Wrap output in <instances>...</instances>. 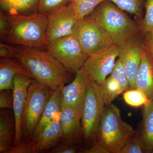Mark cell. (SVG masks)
I'll list each match as a JSON object with an SVG mask.
<instances>
[{
  "label": "cell",
  "instance_id": "obj_1",
  "mask_svg": "<svg viewBox=\"0 0 153 153\" xmlns=\"http://www.w3.org/2000/svg\"><path fill=\"white\" fill-rule=\"evenodd\" d=\"M13 58L17 59L29 72L32 79L53 90L70 78L63 65L44 49L18 45L10 46Z\"/></svg>",
  "mask_w": 153,
  "mask_h": 153
},
{
  "label": "cell",
  "instance_id": "obj_2",
  "mask_svg": "<svg viewBox=\"0 0 153 153\" xmlns=\"http://www.w3.org/2000/svg\"><path fill=\"white\" fill-rule=\"evenodd\" d=\"M90 15L108 34L114 44L120 48L143 35L139 23L108 0L99 4Z\"/></svg>",
  "mask_w": 153,
  "mask_h": 153
},
{
  "label": "cell",
  "instance_id": "obj_3",
  "mask_svg": "<svg viewBox=\"0 0 153 153\" xmlns=\"http://www.w3.org/2000/svg\"><path fill=\"white\" fill-rule=\"evenodd\" d=\"M5 14L10 30L4 41L30 48L46 49L48 44L47 15L38 12L29 15Z\"/></svg>",
  "mask_w": 153,
  "mask_h": 153
},
{
  "label": "cell",
  "instance_id": "obj_4",
  "mask_svg": "<svg viewBox=\"0 0 153 153\" xmlns=\"http://www.w3.org/2000/svg\"><path fill=\"white\" fill-rule=\"evenodd\" d=\"M136 132L131 126L123 120L120 109L111 103L104 107L96 141L110 153H120Z\"/></svg>",
  "mask_w": 153,
  "mask_h": 153
},
{
  "label": "cell",
  "instance_id": "obj_5",
  "mask_svg": "<svg viewBox=\"0 0 153 153\" xmlns=\"http://www.w3.org/2000/svg\"><path fill=\"white\" fill-rule=\"evenodd\" d=\"M105 105L100 85L88 77L87 93L82 108L81 123L85 142H96L99 127Z\"/></svg>",
  "mask_w": 153,
  "mask_h": 153
},
{
  "label": "cell",
  "instance_id": "obj_6",
  "mask_svg": "<svg viewBox=\"0 0 153 153\" xmlns=\"http://www.w3.org/2000/svg\"><path fill=\"white\" fill-rule=\"evenodd\" d=\"M54 91L34 79L30 84L23 116L22 142L31 139Z\"/></svg>",
  "mask_w": 153,
  "mask_h": 153
},
{
  "label": "cell",
  "instance_id": "obj_7",
  "mask_svg": "<svg viewBox=\"0 0 153 153\" xmlns=\"http://www.w3.org/2000/svg\"><path fill=\"white\" fill-rule=\"evenodd\" d=\"M74 35L86 55H94L114 45L108 34L89 15L79 19L74 26Z\"/></svg>",
  "mask_w": 153,
  "mask_h": 153
},
{
  "label": "cell",
  "instance_id": "obj_8",
  "mask_svg": "<svg viewBox=\"0 0 153 153\" xmlns=\"http://www.w3.org/2000/svg\"><path fill=\"white\" fill-rule=\"evenodd\" d=\"M46 49L68 72L74 74L82 68L88 57L73 34L50 41Z\"/></svg>",
  "mask_w": 153,
  "mask_h": 153
},
{
  "label": "cell",
  "instance_id": "obj_9",
  "mask_svg": "<svg viewBox=\"0 0 153 153\" xmlns=\"http://www.w3.org/2000/svg\"><path fill=\"white\" fill-rule=\"evenodd\" d=\"M120 49L114 45L106 50L88 56L82 67L90 79L97 84H102L113 71Z\"/></svg>",
  "mask_w": 153,
  "mask_h": 153
},
{
  "label": "cell",
  "instance_id": "obj_10",
  "mask_svg": "<svg viewBox=\"0 0 153 153\" xmlns=\"http://www.w3.org/2000/svg\"><path fill=\"white\" fill-rule=\"evenodd\" d=\"M60 112L46 127L40 136L32 141L22 142L14 146L9 153H37L48 150L62 139Z\"/></svg>",
  "mask_w": 153,
  "mask_h": 153
},
{
  "label": "cell",
  "instance_id": "obj_11",
  "mask_svg": "<svg viewBox=\"0 0 153 153\" xmlns=\"http://www.w3.org/2000/svg\"><path fill=\"white\" fill-rule=\"evenodd\" d=\"M33 80V79L30 76L24 74H17L14 78V86L13 88V110L16 127V134L13 146L22 142L23 116L28 88Z\"/></svg>",
  "mask_w": 153,
  "mask_h": 153
},
{
  "label": "cell",
  "instance_id": "obj_12",
  "mask_svg": "<svg viewBox=\"0 0 153 153\" xmlns=\"http://www.w3.org/2000/svg\"><path fill=\"white\" fill-rule=\"evenodd\" d=\"M47 16V37L48 43L58 38L72 35L74 26L79 20L68 5Z\"/></svg>",
  "mask_w": 153,
  "mask_h": 153
},
{
  "label": "cell",
  "instance_id": "obj_13",
  "mask_svg": "<svg viewBox=\"0 0 153 153\" xmlns=\"http://www.w3.org/2000/svg\"><path fill=\"white\" fill-rule=\"evenodd\" d=\"M75 78L68 85L60 86L62 105L82 110L87 93L88 76L82 67L76 72Z\"/></svg>",
  "mask_w": 153,
  "mask_h": 153
},
{
  "label": "cell",
  "instance_id": "obj_14",
  "mask_svg": "<svg viewBox=\"0 0 153 153\" xmlns=\"http://www.w3.org/2000/svg\"><path fill=\"white\" fill-rule=\"evenodd\" d=\"M143 35L132 43L121 48L118 59L120 60L129 82V89L136 88V79L144 48Z\"/></svg>",
  "mask_w": 153,
  "mask_h": 153
},
{
  "label": "cell",
  "instance_id": "obj_15",
  "mask_svg": "<svg viewBox=\"0 0 153 153\" xmlns=\"http://www.w3.org/2000/svg\"><path fill=\"white\" fill-rule=\"evenodd\" d=\"M82 110L72 107L61 105L60 122L63 142L76 144L80 142L82 134Z\"/></svg>",
  "mask_w": 153,
  "mask_h": 153
},
{
  "label": "cell",
  "instance_id": "obj_16",
  "mask_svg": "<svg viewBox=\"0 0 153 153\" xmlns=\"http://www.w3.org/2000/svg\"><path fill=\"white\" fill-rule=\"evenodd\" d=\"M136 86L149 99L153 98V59L144 45L136 79Z\"/></svg>",
  "mask_w": 153,
  "mask_h": 153
},
{
  "label": "cell",
  "instance_id": "obj_17",
  "mask_svg": "<svg viewBox=\"0 0 153 153\" xmlns=\"http://www.w3.org/2000/svg\"><path fill=\"white\" fill-rule=\"evenodd\" d=\"M12 58H1L0 60V91L13 89V79L17 74L30 76L27 69L19 60Z\"/></svg>",
  "mask_w": 153,
  "mask_h": 153
},
{
  "label": "cell",
  "instance_id": "obj_18",
  "mask_svg": "<svg viewBox=\"0 0 153 153\" xmlns=\"http://www.w3.org/2000/svg\"><path fill=\"white\" fill-rule=\"evenodd\" d=\"M61 105L62 97L59 87L57 90L54 91L50 96L38 126L29 141L35 140L41 135L44 129L53 120L57 114L60 112Z\"/></svg>",
  "mask_w": 153,
  "mask_h": 153
},
{
  "label": "cell",
  "instance_id": "obj_19",
  "mask_svg": "<svg viewBox=\"0 0 153 153\" xmlns=\"http://www.w3.org/2000/svg\"><path fill=\"white\" fill-rule=\"evenodd\" d=\"M144 152L152 153L153 150V98L143 106L142 120L139 129Z\"/></svg>",
  "mask_w": 153,
  "mask_h": 153
},
{
  "label": "cell",
  "instance_id": "obj_20",
  "mask_svg": "<svg viewBox=\"0 0 153 153\" xmlns=\"http://www.w3.org/2000/svg\"><path fill=\"white\" fill-rule=\"evenodd\" d=\"M16 134L15 120L9 112H0V153H9L13 147Z\"/></svg>",
  "mask_w": 153,
  "mask_h": 153
},
{
  "label": "cell",
  "instance_id": "obj_21",
  "mask_svg": "<svg viewBox=\"0 0 153 153\" xmlns=\"http://www.w3.org/2000/svg\"><path fill=\"white\" fill-rule=\"evenodd\" d=\"M39 0H0L1 11L10 15H29L38 11Z\"/></svg>",
  "mask_w": 153,
  "mask_h": 153
},
{
  "label": "cell",
  "instance_id": "obj_22",
  "mask_svg": "<svg viewBox=\"0 0 153 153\" xmlns=\"http://www.w3.org/2000/svg\"><path fill=\"white\" fill-rule=\"evenodd\" d=\"M121 10L133 14L139 23L143 18V10L146 0H108Z\"/></svg>",
  "mask_w": 153,
  "mask_h": 153
},
{
  "label": "cell",
  "instance_id": "obj_23",
  "mask_svg": "<svg viewBox=\"0 0 153 153\" xmlns=\"http://www.w3.org/2000/svg\"><path fill=\"white\" fill-rule=\"evenodd\" d=\"M99 85L105 105L111 104L118 96L123 92L118 82L111 76L107 78L102 84Z\"/></svg>",
  "mask_w": 153,
  "mask_h": 153
},
{
  "label": "cell",
  "instance_id": "obj_24",
  "mask_svg": "<svg viewBox=\"0 0 153 153\" xmlns=\"http://www.w3.org/2000/svg\"><path fill=\"white\" fill-rule=\"evenodd\" d=\"M105 0H77L68 5L74 11L78 20L90 15L100 3Z\"/></svg>",
  "mask_w": 153,
  "mask_h": 153
},
{
  "label": "cell",
  "instance_id": "obj_25",
  "mask_svg": "<svg viewBox=\"0 0 153 153\" xmlns=\"http://www.w3.org/2000/svg\"><path fill=\"white\" fill-rule=\"evenodd\" d=\"M123 98L128 105L134 108L144 106L150 100L143 91L137 88L126 91Z\"/></svg>",
  "mask_w": 153,
  "mask_h": 153
},
{
  "label": "cell",
  "instance_id": "obj_26",
  "mask_svg": "<svg viewBox=\"0 0 153 153\" xmlns=\"http://www.w3.org/2000/svg\"><path fill=\"white\" fill-rule=\"evenodd\" d=\"M70 0H39L37 12L48 15L68 5Z\"/></svg>",
  "mask_w": 153,
  "mask_h": 153
},
{
  "label": "cell",
  "instance_id": "obj_27",
  "mask_svg": "<svg viewBox=\"0 0 153 153\" xmlns=\"http://www.w3.org/2000/svg\"><path fill=\"white\" fill-rule=\"evenodd\" d=\"M110 76L118 82L123 91L129 89V82L122 63L119 59L116 62L115 66Z\"/></svg>",
  "mask_w": 153,
  "mask_h": 153
},
{
  "label": "cell",
  "instance_id": "obj_28",
  "mask_svg": "<svg viewBox=\"0 0 153 153\" xmlns=\"http://www.w3.org/2000/svg\"><path fill=\"white\" fill-rule=\"evenodd\" d=\"M145 16L139 22L143 33H153V0H146Z\"/></svg>",
  "mask_w": 153,
  "mask_h": 153
},
{
  "label": "cell",
  "instance_id": "obj_29",
  "mask_svg": "<svg viewBox=\"0 0 153 153\" xmlns=\"http://www.w3.org/2000/svg\"><path fill=\"white\" fill-rule=\"evenodd\" d=\"M143 147L138 131H136L134 135L127 143L120 153H143Z\"/></svg>",
  "mask_w": 153,
  "mask_h": 153
},
{
  "label": "cell",
  "instance_id": "obj_30",
  "mask_svg": "<svg viewBox=\"0 0 153 153\" xmlns=\"http://www.w3.org/2000/svg\"><path fill=\"white\" fill-rule=\"evenodd\" d=\"M73 143L63 142L56 145L51 149L48 150L51 153H75L77 152L78 147Z\"/></svg>",
  "mask_w": 153,
  "mask_h": 153
},
{
  "label": "cell",
  "instance_id": "obj_31",
  "mask_svg": "<svg viewBox=\"0 0 153 153\" xmlns=\"http://www.w3.org/2000/svg\"><path fill=\"white\" fill-rule=\"evenodd\" d=\"M13 98L8 90H4L0 93V108H1L13 109Z\"/></svg>",
  "mask_w": 153,
  "mask_h": 153
},
{
  "label": "cell",
  "instance_id": "obj_32",
  "mask_svg": "<svg viewBox=\"0 0 153 153\" xmlns=\"http://www.w3.org/2000/svg\"><path fill=\"white\" fill-rule=\"evenodd\" d=\"M10 26L7 22L6 15L1 11L0 12V36L2 41H4L6 36L7 35Z\"/></svg>",
  "mask_w": 153,
  "mask_h": 153
},
{
  "label": "cell",
  "instance_id": "obj_33",
  "mask_svg": "<svg viewBox=\"0 0 153 153\" xmlns=\"http://www.w3.org/2000/svg\"><path fill=\"white\" fill-rule=\"evenodd\" d=\"M144 45L153 59V33H147L143 36Z\"/></svg>",
  "mask_w": 153,
  "mask_h": 153
},
{
  "label": "cell",
  "instance_id": "obj_34",
  "mask_svg": "<svg viewBox=\"0 0 153 153\" xmlns=\"http://www.w3.org/2000/svg\"><path fill=\"white\" fill-rule=\"evenodd\" d=\"M82 152L85 153H110L106 148L97 141L94 143L89 149L84 150Z\"/></svg>",
  "mask_w": 153,
  "mask_h": 153
},
{
  "label": "cell",
  "instance_id": "obj_35",
  "mask_svg": "<svg viewBox=\"0 0 153 153\" xmlns=\"http://www.w3.org/2000/svg\"><path fill=\"white\" fill-rule=\"evenodd\" d=\"M0 57L1 58H13L10 46L4 44L1 41L0 43Z\"/></svg>",
  "mask_w": 153,
  "mask_h": 153
},
{
  "label": "cell",
  "instance_id": "obj_36",
  "mask_svg": "<svg viewBox=\"0 0 153 153\" xmlns=\"http://www.w3.org/2000/svg\"><path fill=\"white\" fill-rule=\"evenodd\" d=\"M152 153H153V150L152 151Z\"/></svg>",
  "mask_w": 153,
  "mask_h": 153
}]
</instances>
